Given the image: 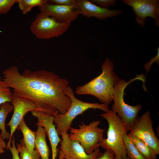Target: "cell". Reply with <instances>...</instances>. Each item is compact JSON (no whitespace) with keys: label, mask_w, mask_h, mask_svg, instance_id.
Listing matches in <instances>:
<instances>
[{"label":"cell","mask_w":159,"mask_h":159,"mask_svg":"<svg viewBox=\"0 0 159 159\" xmlns=\"http://www.w3.org/2000/svg\"><path fill=\"white\" fill-rule=\"evenodd\" d=\"M3 80L13 89V95L34 102L37 110L54 116L65 113L71 101L66 91L69 82L52 72L26 69L22 73L12 66L3 72Z\"/></svg>","instance_id":"6da1fadb"},{"label":"cell","mask_w":159,"mask_h":159,"mask_svg":"<svg viewBox=\"0 0 159 159\" xmlns=\"http://www.w3.org/2000/svg\"><path fill=\"white\" fill-rule=\"evenodd\" d=\"M102 72L86 84L77 87L75 93L79 95H93L101 104L108 105L112 101L115 86L120 79L114 71L113 63L106 58L101 65Z\"/></svg>","instance_id":"7a4b0ae2"},{"label":"cell","mask_w":159,"mask_h":159,"mask_svg":"<svg viewBox=\"0 0 159 159\" xmlns=\"http://www.w3.org/2000/svg\"><path fill=\"white\" fill-rule=\"evenodd\" d=\"M66 92L71 100L69 107L65 113L63 114L57 113L53 117V122L59 136L63 133H67L71 127L72 122L76 117L88 109H98L104 112L110 110L107 105L98 103L84 102L79 100L74 96L73 90L70 86Z\"/></svg>","instance_id":"3957f363"},{"label":"cell","mask_w":159,"mask_h":159,"mask_svg":"<svg viewBox=\"0 0 159 159\" xmlns=\"http://www.w3.org/2000/svg\"><path fill=\"white\" fill-rule=\"evenodd\" d=\"M100 116L107 121L108 125L107 138H104L100 143V146L105 150L112 151L116 156L123 159H127L123 137L128 131L124 123L112 110Z\"/></svg>","instance_id":"277c9868"},{"label":"cell","mask_w":159,"mask_h":159,"mask_svg":"<svg viewBox=\"0 0 159 159\" xmlns=\"http://www.w3.org/2000/svg\"><path fill=\"white\" fill-rule=\"evenodd\" d=\"M137 80H141L143 82L145 77L143 75H140L127 82L123 79L120 80L114 88L112 97L114 104L112 107V110L117 114L122 121L128 132L138 118V114L142 106L140 104L132 106L126 103L124 100V91L128 85Z\"/></svg>","instance_id":"5b68a950"},{"label":"cell","mask_w":159,"mask_h":159,"mask_svg":"<svg viewBox=\"0 0 159 159\" xmlns=\"http://www.w3.org/2000/svg\"><path fill=\"white\" fill-rule=\"evenodd\" d=\"M100 120H97L86 125L82 122L78 128L71 127L69 138L78 142L87 154L92 153L100 146L104 137L105 130L98 127Z\"/></svg>","instance_id":"8992f818"},{"label":"cell","mask_w":159,"mask_h":159,"mask_svg":"<svg viewBox=\"0 0 159 159\" xmlns=\"http://www.w3.org/2000/svg\"><path fill=\"white\" fill-rule=\"evenodd\" d=\"M71 23H65L40 12L36 15L29 27L31 32L37 38L48 39L59 37L66 32Z\"/></svg>","instance_id":"52a82bcc"},{"label":"cell","mask_w":159,"mask_h":159,"mask_svg":"<svg viewBox=\"0 0 159 159\" xmlns=\"http://www.w3.org/2000/svg\"><path fill=\"white\" fill-rule=\"evenodd\" d=\"M129 131L130 133L145 143L156 155L159 154V140L154 132L149 111L139 117Z\"/></svg>","instance_id":"ba28073f"},{"label":"cell","mask_w":159,"mask_h":159,"mask_svg":"<svg viewBox=\"0 0 159 159\" xmlns=\"http://www.w3.org/2000/svg\"><path fill=\"white\" fill-rule=\"evenodd\" d=\"M124 4L130 6L135 16L137 23L141 27L145 25L148 17L155 19V25L159 26L158 0H122Z\"/></svg>","instance_id":"9c48e42d"},{"label":"cell","mask_w":159,"mask_h":159,"mask_svg":"<svg viewBox=\"0 0 159 159\" xmlns=\"http://www.w3.org/2000/svg\"><path fill=\"white\" fill-rule=\"evenodd\" d=\"M13 108V113L9 121L6 124L10 128V138L6 149L11 147L13 134L26 114L29 111L37 110L36 104L33 101L25 98L13 95L11 102Z\"/></svg>","instance_id":"30bf717a"},{"label":"cell","mask_w":159,"mask_h":159,"mask_svg":"<svg viewBox=\"0 0 159 159\" xmlns=\"http://www.w3.org/2000/svg\"><path fill=\"white\" fill-rule=\"evenodd\" d=\"M61 136L59 148L64 159H96L101 153L98 148L92 154H87L78 142L69 138L67 133H63Z\"/></svg>","instance_id":"8fae6325"},{"label":"cell","mask_w":159,"mask_h":159,"mask_svg":"<svg viewBox=\"0 0 159 159\" xmlns=\"http://www.w3.org/2000/svg\"><path fill=\"white\" fill-rule=\"evenodd\" d=\"M31 112L32 115L37 119V126L45 129L52 148V159H56L59 150L57 146L62 139L59 138L54 124V116L37 110Z\"/></svg>","instance_id":"7c38bea8"},{"label":"cell","mask_w":159,"mask_h":159,"mask_svg":"<svg viewBox=\"0 0 159 159\" xmlns=\"http://www.w3.org/2000/svg\"><path fill=\"white\" fill-rule=\"evenodd\" d=\"M41 12L63 23H71L80 14L78 6L58 5L47 2L39 7Z\"/></svg>","instance_id":"4fadbf2b"},{"label":"cell","mask_w":159,"mask_h":159,"mask_svg":"<svg viewBox=\"0 0 159 159\" xmlns=\"http://www.w3.org/2000/svg\"><path fill=\"white\" fill-rule=\"evenodd\" d=\"M77 1L80 14L87 18L94 17L102 20L118 16L122 12V9L102 8L88 0H77Z\"/></svg>","instance_id":"5bb4252c"},{"label":"cell","mask_w":159,"mask_h":159,"mask_svg":"<svg viewBox=\"0 0 159 159\" xmlns=\"http://www.w3.org/2000/svg\"><path fill=\"white\" fill-rule=\"evenodd\" d=\"M36 132L35 148L38 152L41 159H49L50 150L47 145L45 129L38 126Z\"/></svg>","instance_id":"9a60e30c"},{"label":"cell","mask_w":159,"mask_h":159,"mask_svg":"<svg viewBox=\"0 0 159 159\" xmlns=\"http://www.w3.org/2000/svg\"><path fill=\"white\" fill-rule=\"evenodd\" d=\"M16 129L22 133L23 140L26 148L30 152H33L35 148L36 132L32 130L28 127L24 119L20 122Z\"/></svg>","instance_id":"2e32d148"},{"label":"cell","mask_w":159,"mask_h":159,"mask_svg":"<svg viewBox=\"0 0 159 159\" xmlns=\"http://www.w3.org/2000/svg\"><path fill=\"white\" fill-rule=\"evenodd\" d=\"M13 106L10 102H5L0 106V130L3 140H9L10 138V133L6 130L5 121L8 115L13 111Z\"/></svg>","instance_id":"e0dca14e"},{"label":"cell","mask_w":159,"mask_h":159,"mask_svg":"<svg viewBox=\"0 0 159 159\" xmlns=\"http://www.w3.org/2000/svg\"><path fill=\"white\" fill-rule=\"evenodd\" d=\"M128 134L135 148L146 159H157V155L145 143L130 133Z\"/></svg>","instance_id":"ac0fdd59"},{"label":"cell","mask_w":159,"mask_h":159,"mask_svg":"<svg viewBox=\"0 0 159 159\" xmlns=\"http://www.w3.org/2000/svg\"><path fill=\"white\" fill-rule=\"evenodd\" d=\"M123 140L127 159H146L135 148L128 133L124 136Z\"/></svg>","instance_id":"d6986e66"},{"label":"cell","mask_w":159,"mask_h":159,"mask_svg":"<svg viewBox=\"0 0 159 159\" xmlns=\"http://www.w3.org/2000/svg\"><path fill=\"white\" fill-rule=\"evenodd\" d=\"M47 2V0H18L17 3L22 14L25 15L33 7L41 6Z\"/></svg>","instance_id":"ffe728a7"},{"label":"cell","mask_w":159,"mask_h":159,"mask_svg":"<svg viewBox=\"0 0 159 159\" xmlns=\"http://www.w3.org/2000/svg\"><path fill=\"white\" fill-rule=\"evenodd\" d=\"M16 148L20 154V159H40V156L35 149L32 152L28 151L25 146L23 139L20 141V143L16 144Z\"/></svg>","instance_id":"44dd1931"},{"label":"cell","mask_w":159,"mask_h":159,"mask_svg":"<svg viewBox=\"0 0 159 159\" xmlns=\"http://www.w3.org/2000/svg\"><path fill=\"white\" fill-rule=\"evenodd\" d=\"M10 88L3 80L0 79V106L5 102H11L13 95Z\"/></svg>","instance_id":"7402d4cb"},{"label":"cell","mask_w":159,"mask_h":159,"mask_svg":"<svg viewBox=\"0 0 159 159\" xmlns=\"http://www.w3.org/2000/svg\"><path fill=\"white\" fill-rule=\"evenodd\" d=\"M18 0H0V14L7 13Z\"/></svg>","instance_id":"603a6c76"},{"label":"cell","mask_w":159,"mask_h":159,"mask_svg":"<svg viewBox=\"0 0 159 159\" xmlns=\"http://www.w3.org/2000/svg\"><path fill=\"white\" fill-rule=\"evenodd\" d=\"M91 2L97 4L99 6L104 9H108L109 7L114 6L116 4L115 0H91Z\"/></svg>","instance_id":"cb8c5ba5"},{"label":"cell","mask_w":159,"mask_h":159,"mask_svg":"<svg viewBox=\"0 0 159 159\" xmlns=\"http://www.w3.org/2000/svg\"><path fill=\"white\" fill-rule=\"evenodd\" d=\"M48 3L58 5L78 6L77 0H49Z\"/></svg>","instance_id":"d4e9b609"},{"label":"cell","mask_w":159,"mask_h":159,"mask_svg":"<svg viewBox=\"0 0 159 159\" xmlns=\"http://www.w3.org/2000/svg\"><path fill=\"white\" fill-rule=\"evenodd\" d=\"M156 49L157 51L156 55L155 57L151 58L150 61L146 63L144 65V68L145 69L147 73L150 71L152 65L154 62H156L158 65L159 64V48H158Z\"/></svg>","instance_id":"484cf974"},{"label":"cell","mask_w":159,"mask_h":159,"mask_svg":"<svg viewBox=\"0 0 159 159\" xmlns=\"http://www.w3.org/2000/svg\"><path fill=\"white\" fill-rule=\"evenodd\" d=\"M12 146L9 149L11 151L12 155V159H20L19 156V153L15 146V140L13 138L11 141Z\"/></svg>","instance_id":"4316f807"},{"label":"cell","mask_w":159,"mask_h":159,"mask_svg":"<svg viewBox=\"0 0 159 159\" xmlns=\"http://www.w3.org/2000/svg\"><path fill=\"white\" fill-rule=\"evenodd\" d=\"M115 155L111 151L106 150L103 153H101L96 159H114Z\"/></svg>","instance_id":"83f0119b"},{"label":"cell","mask_w":159,"mask_h":159,"mask_svg":"<svg viewBox=\"0 0 159 159\" xmlns=\"http://www.w3.org/2000/svg\"><path fill=\"white\" fill-rule=\"evenodd\" d=\"M7 145L0 134V153H3L4 152V149H6Z\"/></svg>","instance_id":"f1b7e54d"},{"label":"cell","mask_w":159,"mask_h":159,"mask_svg":"<svg viewBox=\"0 0 159 159\" xmlns=\"http://www.w3.org/2000/svg\"><path fill=\"white\" fill-rule=\"evenodd\" d=\"M56 159H64L63 154L60 150L59 151L58 158Z\"/></svg>","instance_id":"f546056e"},{"label":"cell","mask_w":159,"mask_h":159,"mask_svg":"<svg viewBox=\"0 0 159 159\" xmlns=\"http://www.w3.org/2000/svg\"><path fill=\"white\" fill-rule=\"evenodd\" d=\"M114 159H123L120 157L115 155L114 157Z\"/></svg>","instance_id":"4dcf8cb0"},{"label":"cell","mask_w":159,"mask_h":159,"mask_svg":"<svg viewBox=\"0 0 159 159\" xmlns=\"http://www.w3.org/2000/svg\"><path fill=\"white\" fill-rule=\"evenodd\" d=\"M1 79V76L0 75V79Z\"/></svg>","instance_id":"1f68e13d"}]
</instances>
